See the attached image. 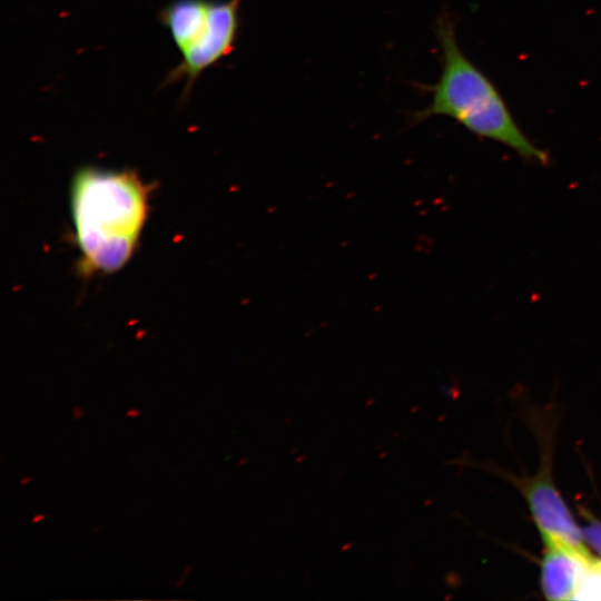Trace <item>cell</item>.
I'll use <instances>...</instances> for the list:
<instances>
[{"label": "cell", "instance_id": "52a82bcc", "mask_svg": "<svg viewBox=\"0 0 601 601\" xmlns=\"http://www.w3.org/2000/svg\"><path fill=\"white\" fill-rule=\"evenodd\" d=\"M581 531L585 543L597 550L601 556V522L592 519L581 528Z\"/></svg>", "mask_w": 601, "mask_h": 601}, {"label": "cell", "instance_id": "7c38bea8", "mask_svg": "<svg viewBox=\"0 0 601 601\" xmlns=\"http://www.w3.org/2000/svg\"><path fill=\"white\" fill-rule=\"evenodd\" d=\"M32 480H33V476H22V479L20 480V484L26 485L30 483Z\"/></svg>", "mask_w": 601, "mask_h": 601}, {"label": "cell", "instance_id": "8992f818", "mask_svg": "<svg viewBox=\"0 0 601 601\" xmlns=\"http://www.w3.org/2000/svg\"><path fill=\"white\" fill-rule=\"evenodd\" d=\"M211 0H173L158 11L159 22L167 29L180 53L185 52L201 32Z\"/></svg>", "mask_w": 601, "mask_h": 601}, {"label": "cell", "instance_id": "6da1fadb", "mask_svg": "<svg viewBox=\"0 0 601 601\" xmlns=\"http://www.w3.org/2000/svg\"><path fill=\"white\" fill-rule=\"evenodd\" d=\"M148 196L134 170L86 166L75 174L71 210L85 272L114 273L130 259L147 218Z\"/></svg>", "mask_w": 601, "mask_h": 601}, {"label": "cell", "instance_id": "7a4b0ae2", "mask_svg": "<svg viewBox=\"0 0 601 601\" xmlns=\"http://www.w3.org/2000/svg\"><path fill=\"white\" fill-rule=\"evenodd\" d=\"M455 27L447 12L436 19L441 75L435 83L425 86L431 102L415 111L412 121L446 116L472 134L511 148L525 160L546 165L549 155L529 139L495 85L461 50Z\"/></svg>", "mask_w": 601, "mask_h": 601}, {"label": "cell", "instance_id": "4fadbf2b", "mask_svg": "<svg viewBox=\"0 0 601 601\" xmlns=\"http://www.w3.org/2000/svg\"><path fill=\"white\" fill-rule=\"evenodd\" d=\"M101 526H95L93 530H92V533H97L98 531H100Z\"/></svg>", "mask_w": 601, "mask_h": 601}, {"label": "cell", "instance_id": "3957f363", "mask_svg": "<svg viewBox=\"0 0 601 601\" xmlns=\"http://www.w3.org/2000/svg\"><path fill=\"white\" fill-rule=\"evenodd\" d=\"M240 4L242 0H211L201 32L181 53L179 63L165 75L160 88L184 82L180 104L189 98L203 72L234 50L240 27Z\"/></svg>", "mask_w": 601, "mask_h": 601}, {"label": "cell", "instance_id": "ba28073f", "mask_svg": "<svg viewBox=\"0 0 601 601\" xmlns=\"http://www.w3.org/2000/svg\"><path fill=\"white\" fill-rule=\"evenodd\" d=\"M191 569H193V565H191V564H188V565H186V566L184 568L180 579H178V580L175 582V584H174L175 588L178 589V588H181V587L185 584V582H186V580H187V578H188V575H189Z\"/></svg>", "mask_w": 601, "mask_h": 601}, {"label": "cell", "instance_id": "277c9868", "mask_svg": "<svg viewBox=\"0 0 601 601\" xmlns=\"http://www.w3.org/2000/svg\"><path fill=\"white\" fill-rule=\"evenodd\" d=\"M522 491L542 539H552L571 548L591 565L593 575L600 577L601 558L589 550L549 471L541 470L536 476L525 481Z\"/></svg>", "mask_w": 601, "mask_h": 601}, {"label": "cell", "instance_id": "30bf717a", "mask_svg": "<svg viewBox=\"0 0 601 601\" xmlns=\"http://www.w3.org/2000/svg\"><path fill=\"white\" fill-rule=\"evenodd\" d=\"M141 415V411L136 407H130L126 411L125 416L130 418H136Z\"/></svg>", "mask_w": 601, "mask_h": 601}, {"label": "cell", "instance_id": "5b68a950", "mask_svg": "<svg viewBox=\"0 0 601 601\" xmlns=\"http://www.w3.org/2000/svg\"><path fill=\"white\" fill-rule=\"evenodd\" d=\"M541 564V588L546 599L570 600L577 597L588 574L590 564L565 544L544 538Z\"/></svg>", "mask_w": 601, "mask_h": 601}, {"label": "cell", "instance_id": "8fae6325", "mask_svg": "<svg viewBox=\"0 0 601 601\" xmlns=\"http://www.w3.org/2000/svg\"><path fill=\"white\" fill-rule=\"evenodd\" d=\"M46 518H47V514H45V513H36V514H33V516H32V519H31V522H32V523H40V522L43 521Z\"/></svg>", "mask_w": 601, "mask_h": 601}, {"label": "cell", "instance_id": "9c48e42d", "mask_svg": "<svg viewBox=\"0 0 601 601\" xmlns=\"http://www.w3.org/2000/svg\"><path fill=\"white\" fill-rule=\"evenodd\" d=\"M85 413L86 412L81 406H79V405H73L72 406V418L75 421L80 420L81 417H83Z\"/></svg>", "mask_w": 601, "mask_h": 601}]
</instances>
